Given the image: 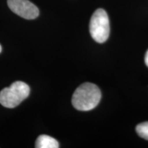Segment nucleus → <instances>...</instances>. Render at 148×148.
<instances>
[{
  "mask_svg": "<svg viewBox=\"0 0 148 148\" xmlns=\"http://www.w3.org/2000/svg\"><path fill=\"white\" fill-rule=\"evenodd\" d=\"M101 93L95 84L86 82L81 84L74 92L72 104L80 111H88L95 108L101 99Z\"/></svg>",
  "mask_w": 148,
  "mask_h": 148,
  "instance_id": "1",
  "label": "nucleus"
},
{
  "mask_svg": "<svg viewBox=\"0 0 148 148\" xmlns=\"http://www.w3.org/2000/svg\"><path fill=\"white\" fill-rule=\"evenodd\" d=\"M29 91L28 85L21 81H16L1 90L0 103L6 108H14L28 97Z\"/></svg>",
  "mask_w": 148,
  "mask_h": 148,
  "instance_id": "2",
  "label": "nucleus"
},
{
  "mask_svg": "<svg viewBox=\"0 0 148 148\" xmlns=\"http://www.w3.org/2000/svg\"><path fill=\"white\" fill-rule=\"evenodd\" d=\"M89 30L92 38L99 43L104 42L110 34V22L108 16L103 9L99 8L91 16Z\"/></svg>",
  "mask_w": 148,
  "mask_h": 148,
  "instance_id": "3",
  "label": "nucleus"
},
{
  "mask_svg": "<svg viewBox=\"0 0 148 148\" xmlns=\"http://www.w3.org/2000/svg\"><path fill=\"white\" fill-rule=\"evenodd\" d=\"M12 12L25 19H34L39 15L38 8L28 0H8Z\"/></svg>",
  "mask_w": 148,
  "mask_h": 148,
  "instance_id": "4",
  "label": "nucleus"
},
{
  "mask_svg": "<svg viewBox=\"0 0 148 148\" xmlns=\"http://www.w3.org/2000/svg\"><path fill=\"white\" fill-rule=\"evenodd\" d=\"M35 147L36 148H58L59 143L55 138L48 135H40L36 140Z\"/></svg>",
  "mask_w": 148,
  "mask_h": 148,
  "instance_id": "5",
  "label": "nucleus"
},
{
  "mask_svg": "<svg viewBox=\"0 0 148 148\" xmlns=\"http://www.w3.org/2000/svg\"><path fill=\"white\" fill-rule=\"evenodd\" d=\"M136 131L138 136L148 140V121L139 123L136 127Z\"/></svg>",
  "mask_w": 148,
  "mask_h": 148,
  "instance_id": "6",
  "label": "nucleus"
},
{
  "mask_svg": "<svg viewBox=\"0 0 148 148\" xmlns=\"http://www.w3.org/2000/svg\"><path fill=\"white\" fill-rule=\"evenodd\" d=\"M145 62L147 66H148V50L147 51V52L145 53Z\"/></svg>",
  "mask_w": 148,
  "mask_h": 148,
  "instance_id": "7",
  "label": "nucleus"
},
{
  "mask_svg": "<svg viewBox=\"0 0 148 148\" xmlns=\"http://www.w3.org/2000/svg\"><path fill=\"white\" fill-rule=\"evenodd\" d=\"M1 46L0 45V53H1Z\"/></svg>",
  "mask_w": 148,
  "mask_h": 148,
  "instance_id": "8",
  "label": "nucleus"
}]
</instances>
